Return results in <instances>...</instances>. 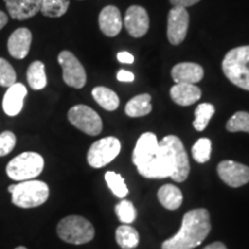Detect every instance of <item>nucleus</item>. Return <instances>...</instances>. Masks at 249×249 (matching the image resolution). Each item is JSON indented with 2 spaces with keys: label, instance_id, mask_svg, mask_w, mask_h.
Wrapping results in <instances>:
<instances>
[{
  "label": "nucleus",
  "instance_id": "nucleus-11",
  "mask_svg": "<svg viewBox=\"0 0 249 249\" xmlns=\"http://www.w3.org/2000/svg\"><path fill=\"white\" fill-rule=\"evenodd\" d=\"M217 172L226 185L238 188L249 182V167L234 160H223L218 164Z\"/></svg>",
  "mask_w": 249,
  "mask_h": 249
},
{
  "label": "nucleus",
  "instance_id": "nucleus-38",
  "mask_svg": "<svg viewBox=\"0 0 249 249\" xmlns=\"http://www.w3.org/2000/svg\"><path fill=\"white\" fill-rule=\"evenodd\" d=\"M204 249H227V248L223 242H213V244H210L209 246H207Z\"/></svg>",
  "mask_w": 249,
  "mask_h": 249
},
{
  "label": "nucleus",
  "instance_id": "nucleus-15",
  "mask_svg": "<svg viewBox=\"0 0 249 249\" xmlns=\"http://www.w3.org/2000/svg\"><path fill=\"white\" fill-rule=\"evenodd\" d=\"M9 17L14 20H27L40 12L42 0H5Z\"/></svg>",
  "mask_w": 249,
  "mask_h": 249
},
{
  "label": "nucleus",
  "instance_id": "nucleus-37",
  "mask_svg": "<svg viewBox=\"0 0 249 249\" xmlns=\"http://www.w3.org/2000/svg\"><path fill=\"white\" fill-rule=\"evenodd\" d=\"M7 22H8L7 14H5L2 11H0V30H1L2 28L7 24Z\"/></svg>",
  "mask_w": 249,
  "mask_h": 249
},
{
  "label": "nucleus",
  "instance_id": "nucleus-16",
  "mask_svg": "<svg viewBox=\"0 0 249 249\" xmlns=\"http://www.w3.org/2000/svg\"><path fill=\"white\" fill-rule=\"evenodd\" d=\"M31 33L27 28L17 29L9 36L7 48L8 52L15 59H24L29 53L31 45Z\"/></svg>",
  "mask_w": 249,
  "mask_h": 249
},
{
  "label": "nucleus",
  "instance_id": "nucleus-7",
  "mask_svg": "<svg viewBox=\"0 0 249 249\" xmlns=\"http://www.w3.org/2000/svg\"><path fill=\"white\" fill-rule=\"evenodd\" d=\"M121 143L119 140L113 136H107L92 143L87 155V160L90 166L99 169L111 163L119 155Z\"/></svg>",
  "mask_w": 249,
  "mask_h": 249
},
{
  "label": "nucleus",
  "instance_id": "nucleus-36",
  "mask_svg": "<svg viewBox=\"0 0 249 249\" xmlns=\"http://www.w3.org/2000/svg\"><path fill=\"white\" fill-rule=\"evenodd\" d=\"M118 60L120 62H124V64H133L134 61V57L132 54L129 53V52H119L117 55Z\"/></svg>",
  "mask_w": 249,
  "mask_h": 249
},
{
  "label": "nucleus",
  "instance_id": "nucleus-27",
  "mask_svg": "<svg viewBox=\"0 0 249 249\" xmlns=\"http://www.w3.org/2000/svg\"><path fill=\"white\" fill-rule=\"evenodd\" d=\"M214 107L210 103H202L195 110V120L193 126L196 130L202 132L207 128L208 124L214 114Z\"/></svg>",
  "mask_w": 249,
  "mask_h": 249
},
{
  "label": "nucleus",
  "instance_id": "nucleus-3",
  "mask_svg": "<svg viewBox=\"0 0 249 249\" xmlns=\"http://www.w3.org/2000/svg\"><path fill=\"white\" fill-rule=\"evenodd\" d=\"M222 68L233 85L249 91V45L239 46L227 52Z\"/></svg>",
  "mask_w": 249,
  "mask_h": 249
},
{
  "label": "nucleus",
  "instance_id": "nucleus-13",
  "mask_svg": "<svg viewBox=\"0 0 249 249\" xmlns=\"http://www.w3.org/2000/svg\"><path fill=\"white\" fill-rule=\"evenodd\" d=\"M157 136L154 133H144L140 136L133 151V163L136 166L143 165L151 160L158 152Z\"/></svg>",
  "mask_w": 249,
  "mask_h": 249
},
{
  "label": "nucleus",
  "instance_id": "nucleus-6",
  "mask_svg": "<svg viewBox=\"0 0 249 249\" xmlns=\"http://www.w3.org/2000/svg\"><path fill=\"white\" fill-rule=\"evenodd\" d=\"M44 169V160L37 152H23L7 164L6 172L11 179L26 181L36 178Z\"/></svg>",
  "mask_w": 249,
  "mask_h": 249
},
{
  "label": "nucleus",
  "instance_id": "nucleus-1",
  "mask_svg": "<svg viewBox=\"0 0 249 249\" xmlns=\"http://www.w3.org/2000/svg\"><path fill=\"white\" fill-rule=\"evenodd\" d=\"M211 231L209 211L194 209L182 219L180 231L161 245V249H193L201 245Z\"/></svg>",
  "mask_w": 249,
  "mask_h": 249
},
{
  "label": "nucleus",
  "instance_id": "nucleus-4",
  "mask_svg": "<svg viewBox=\"0 0 249 249\" xmlns=\"http://www.w3.org/2000/svg\"><path fill=\"white\" fill-rule=\"evenodd\" d=\"M49 186L39 180H26L14 185L12 202L14 205L23 209L36 208L45 203L49 198Z\"/></svg>",
  "mask_w": 249,
  "mask_h": 249
},
{
  "label": "nucleus",
  "instance_id": "nucleus-8",
  "mask_svg": "<svg viewBox=\"0 0 249 249\" xmlns=\"http://www.w3.org/2000/svg\"><path fill=\"white\" fill-rule=\"evenodd\" d=\"M68 120L77 129L82 130L88 135L96 136L101 134L103 123L96 111L87 105H75L68 111Z\"/></svg>",
  "mask_w": 249,
  "mask_h": 249
},
{
  "label": "nucleus",
  "instance_id": "nucleus-5",
  "mask_svg": "<svg viewBox=\"0 0 249 249\" xmlns=\"http://www.w3.org/2000/svg\"><path fill=\"white\" fill-rule=\"evenodd\" d=\"M57 233L65 242L73 245H83L91 241L95 236L92 224L81 216H68L58 224Z\"/></svg>",
  "mask_w": 249,
  "mask_h": 249
},
{
  "label": "nucleus",
  "instance_id": "nucleus-20",
  "mask_svg": "<svg viewBox=\"0 0 249 249\" xmlns=\"http://www.w3.org/2000/svg\"><path fill=\"white\" fill-rule=\"evenodd\" d=\"M171 98L176 104L189 107L201 98L202 91L198 87L189 83H177L171 88Z\"/></svg>",
  "mask_w": 249,
  "mask_h": 249
},
{
  "label": "nucleus",
  "instance_id": "nucleus-22",
  "mask_svg": "<svg viewBox=\"0 0 249 249\" xmlns=\"http://www.w3.org/2000/svg\"><path fill=\"white\" fill-rule=\"evenodd\" d=\"M150 102L151 96L149 93L138 95L127 103L126 107H124V112H126L127 116L132 118L144 117L150 113L152 110Z\"/></svg>",
  "mask_w": 249,
  "mask_h": 249
},
{
  "label": "nucleus",
  "instance_id": "nucleus-39",
  "mask_svg": "<svg viewBox=\"0 0 249 249\" xmlns=\"http://www.w3.org/2000/svg\"><path fill=\"white\" fill-rule=\"evenodd\" d=\"M15 249H27L26 247H22V246H20V247H17Z\"/></svg>",
  "mask_w": 249,
  "mask_h": 249
},
{
  "label": "nucleus",
  "instance_id": "nucleus-21",
  "mask_svg": "<svg viewBox=\"0 0 249 249\" xmlns=\"http://www.w3.org/2000/svg\"><path fill=\"white\" fill-rule=\"evenodd\" d=\"M158 200L167 210H177L182 203L183 196L178 187L167 183L161 186L158 191Z\"/></svg>",
  "mask_w": 249,
  "mask_h": 249
},
{
  "label": "nucleus",
  "instance_id": "nucleus-23",
  "mask_svg": "<svg viewBox=\"0 0 249 249\" xmlns=\"http://www.w3.org/2000/svg\"><path fill=\"white\" fill-rule=\"evenodd\" d=\"M27 79L30 88L34 90H42L48 85L45 66L42 61L31 62L27 71Z\"/></svg>",
  "mask_w": 249,
  "mask_h": 249
},
{
  "label": "nucleus",
  "instance_id": "nucleus-33",
  "mask_svg": "<svg viewBox=\"0 0 249 249\" xmlns=\"http://www.w3.org/2000/svg\"><path fill=\"white\" fill-rule=\"evenodd\" d=\"M15 144H17V138L14 133L6 130L0 134V157L8 155L13 150Z\"/></svg>",
  "mask_w": 249,
  "mask_h": 249
},
{
  "label": "nucleus",
  "instance_id": "nucleus-28",
  "mask_svg": "<svg viewBox=\"0 0 249 249\" xmlns=\"http://www.w3.org/2000/svg\"><path fill=\"white\" fill-rule=\"evenodd\" d=\"M105 181H107L108 188L113 192V194L117 197L124 198L128 194V188H127L124 180L120 174L114 172H107L105 173Z\"/></svg>",
  "mask_w": 249,
  "mask_h": 249
},
{
  "label": "nucleus",
  "instance_id": "nucleus-10",
  "mask_svg": "<svg viewBox=\"0 0 249 249\" xmlns=\"http://www.w3.org/2000/svg\"><path fill=\"white\" fill-rule=\"evenodd\" d=\"M188 24L189 14L187 9L174 6L167 15V38L171 44H181L187 36Z\"/></svg>",
  "mask_w": 249,
  "mask_h": 249
},
{
  "label": "nucleus",
  "instance_id": "nucleus-25",
  "mask_svg": "<svg viewBox=\"0 0 249 249\" xmlns=\"http://www.w3.org/2000/svg\"><path fill=\"white\" fill-rule=\"evenodd\" d=\"M116 240L123 249H133L138 247L140 236L133 226L121 225L116 231Z\"/></svg>",
  "mask_w": 249,
  "mask_h": 249
},
{
  "label": "nucleus",
  "instance_id": "nucleus-2",
  "mask_svg": "<svg viewBox=\"0 0 249 249\" xmlns=\"http://www.w3.org/2000/svg\"><path fill=\"white\" fill-rule=\"evenodd\" d=\"M158 151L172 171L171 178L177 182L185 181L188 178L191 167L181 140L174 135L165 136L158 144Z\"/></svg>",
  "mask_w": 249,
  "mask_h": 249
},
{
  "label": "nucleus",
  "instance_id": "nucleus-17",
  "mask_svg": "<svg viewBox=\"0 0 249 249\" xmlns=\"http://www.w3.org/2000/svg\"><path fill=\"white\" fill-rule=\"evenodd\" d=\"M172 79L176 83L195 85L203 79V67L195 62H180L172 68Z\"/></svg>",
  "mask_w": 249,
  "mask_h": 249
},
{
  "label": "nucleus",
  "instance_id": "nucleus-34",
  "mask_svg": "<svg viewBox=\"0 0 249 249\" xmlns=\"http://www.w3.org/2000/svg\"><path fill=\"white\" fill-rule=\"evenodd\" d=\"M198 1H201V0H170V2L173 5V7L176 6V7H183V8H187L189 7V6L197 4Z\"/></svg>",
  "mask_w": 249,
  "mask_h": 249
},
{
  "label": "nucleus",
  "instance_id": "nucleus-30",
  "mask_svg": "<svg viewBox=\"0 0 249 249\" xmlns=\"http://www.w3.org/2000/svg\"><path fill=\"white\" fill-rule=\"evenodd\" d=\"M193 158L200 164L207 163L211 156V141L207 138L197 140L192 148Z\"/></svg>",
  "mask_w": 249,
  "mask_h": 249
},
{
  "label": "nucleus",
  "instance_id": "nucleus-32",
  "mask_svg": "<svg viewBox=\"0 0 249 249\" xmlns=\"http://www.w3.org/2000/svg\"><path fill=\"white\" fill-rule=\"evenodd\" d=\"M116 213L120 222L124 224H130L135 220L136 210L132 202L121 201L116 205Z\"/></svg>",
  "mask_w": 249,
  "mask_h": 249
},
{
  "label": "nucleus",
  "instance_id": "nucleus-31",
  "mask_svg": "<svg viewBox=\"0 0 249 249\" xmlns=\"http://www.w3.org/2000/svg\"><path fill=\"white\" fill-rule=\"evenodd\" d=\"M17 83V73L12 65L4 58H0V86L9 88Z\"/></svg>",
  "mask_w": 249,
  "mask_h": 249
},
{
  "label": "nucleus",
  "instance_id": "nucleus-26",
  "mask_svg": "<svg viewBox=\"0 0 249 249\" xmlns=\"http://www.w3.org/2000/svg\"><path fill=\"white\" fill-rule=\"evenodd\" d=\"M70 7V0H42L40 13L46 18H60Z\"/></svg>",
  "mask_w": 249,
  "mask_h": 249
},
{
  "label": "nucleus",
  "instance_id": "nucleus-19",
  "mask_svg": "<svg viewBox=\"0 0 249 249\" xmlns=\"http://www.w3.org/2000/svg\"><path fill=\"white\" fill-rule=\"evenodd\" d=\"M136 167H138L139 173L144 177V178L164 179L172 176V171H171L169 164L164 160L163 156L160 154V151L148 163Z\"/></svg>",
  "mask_w": 249,
  "mask_h": 249
},
{
  "label": "nucleus",
  "instance_id": "nucleus-29",
  "mask_svg": "<svg viewBox=\"0 0 249 249\" xmlns=\"http://www.w3.org/2000/svg\"><path fill=\"white\" fill-rule=\"evenodd\" d=\"M226 129L229 132H246L249 133V113L245 111H239L230 118L226 124Z\"/></svg>",
  "mask_w": 249,
  "mask_h": 249
},
{
  "label": "nucleus",
  "instance_id": "nucleus-24",
  "mask_svg": "<svg viewBox=\"0 0 249 249\" xmlns=\"http://www.w3.org/2000/svg\"><path fill=\"white\" fill-rule=\"evenodd\" d=\"M92 97L103 108L107 111H114L119 107V97L113 90L107 87H96L92 90Z\"/></svg>",
  "mask_w": 249,
  "mask_h": 249
},
{
  "label": "nucleus",
  "instance_id": "nucleus-18",
  "mask_svg": "<svg viewBox=\"0 0 249 249\" xmlns=\"http://www.w3.org/2000/svg\"><path fill=\"white\" fill-rule=\"evenodd\" d=\"M98 23L104 35L108 37L117 36L123 28L120 11L116 6H107L102 9L101 14H99Z\"/></svg>",
  "mask_w": 249,
  "mask_h": 249
},
{
  "label": "nucleus",
  "instance_id": "nucleus-14",
  "mask_svg": "<svg viewBox=\"0 0 249 249\" xmlns=\"http://www.w3.org/2000/svg\"><path fill=\"white\" fill-rule=\"evenodd\" d=\"M27 92L26 86L22 83H14L9 87L2 99V108L7 116L15 117L22 111Z\"/></svg>",
  "mask_w": 249,
  "mask_h": 249
},
{
  "label": "nucleus",
  "instance_id": "nucleus-9",
  "mask_svg": "<svg viewBox=\"0 0 249 249\" xmlns=\"http://www.w3.org/2000/svg\"><path fill=\"white\" fill-rule=\"evenodd\" d=\"M58 62L62 68V79L71 88L81 89L87 82V74L82 64L70 51H62L58 55Z\"/></svg>",
  "mask_w": 249,
  "mask_h": 249
},
{
  "label": "nucleus",
  "instance_id": "nucleus-12",
  "mask_svg": "<svg viewBox=\"0 0 249 249\" xmlns=\"http://www.w3.org/2000/svg\"><path fill=\"white\" fill-rule=\"evenodd\" d=\"M124 27L130 36H144L149 30V15L141 6H130L124 14Z\"/></svg>",
  "mask_w": 249,
  "mask_h": 249
},
{
  "label": "nucleus",
  "instance_id": "nucleus-35",
  "mask_svg": "<svg viewBox=\"0 0 249 249\" xmlns=\"http://www.w3.org/2000/svg\"><path fill=\"white\" fill-rule=\"evenodd\" d=\"M117 79L121 82H132V81H134V74L128 71L121 70L118 71Z\"/></svg>",
  "mask_w": 249,
  "mask_h": 249
}]
</instances>
